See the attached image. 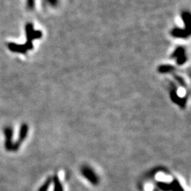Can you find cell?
<instances>
[{
  "instance_id": "277c9868",
  "label": "cell",
  "mask_w": 191,
  "mask_h": 191,
  "mask_svg": "<svg viewBox=\"0 0 191 191\" xmlns=\"http://www.w3.org/2000/svg\"><path fill=\"white\" fill-rule=\"evenodd\" d=\"M181 18L185 24V29L190 30V22H191V15L190 13L187 10H184L181 12Z\"/></svg>"
},
{
  "instance_id": "ba28073f",
  "label": "cell",
  "mask_w": 191,
  "mask_h": 191,
  "mask_svg": "<svg viewBox=\"0 0 191 191\" xmlns=\"http://www.w3.org/2000/svg\"><path fill=\"white\" fill-rule=\"evenodd\" d=\"M4 134L6 136V142H12L11 138L13 136V130L10 127H6L4 128Z\"/></svg>"
},
{
  "instance_id": "5b68a950",
  "label": "cell",
  "mask_w": 191,
  "mask_h": 191,
  "mask_svg": "<svg viewBox=\"0 0 191 191\" xmlns=\"http://www.w3.org/2000/svg\"><path fill=\"white\" fill-rule=\"evenodd\" d=\"M176 70L175 67L170 64H162L158 68V71L160 73H170Z\"/></svg>"
},
{
  "instance_id": "52a82bcc",
  "label": "cell",
  "mask_w": 191,
  "mask_h": 191,
  "mask_svg": "<svg viewBox=\"0 0 191 191\" xmlns=\"http://www.w3.org/2000/svg\"><path fill=\"white\" fill-rule=\"evenodd\" d=\"M185 55V49L183 46H178L175 49V50L173 51V53L171 54V58L177 59L179 57H182Z\"/></svg>"
},
{
  "instance_id": "9c48e42d",
  "label": "cell",
  "mask_w": 191,
  "mask_h": 191,
  "mask_svg": "<svg viewBox=\"0 0 191 191\" xmlns=\"http://www.w3.org/2000/svg\"><path fill=\"white\" fill-rule=\"evenodd\" d=\"M173 76H174V78H175V80H177V83H178V84H179L181 87H183V88H186V87H187V85H186V84H185V81L184 80V79L181 77V76H177V75H176V74L173 75Z\"/></svg>"
},
{
  "instance_id": "8fae6325",
  "label": "cell",
  "mask_w": 191,
  "mask_h": 191,
  "mask_svg": "<svg viewBox=\"0 0 191 191\" xmlns=\"http://www.w3.org/2000/svg\"><path fill=\"white\" fill-rule=\"evenodd\" d=\"M27 8L29 10H33L34 8V0H27Z\"/></svg>"
},
{
  "instance_id": "7a4b0ae2",
  "label": "cell",
  "mask_w": 191,
  "mask_h": 191,
  "mask_svg": "<svg viewBox=\"0 0 191 191\" xmlns=\"http://www.w3.org/2000/svg\"><path fill=\"white\" fill-rule=\"evenodd\" d=\"M7 46L9 49L12 52L23 53V54H25L27 53V51L29 49H32L33 48V41H31V40H27V41L23 45H18L16 43L10 42L7 44Z\"/></svg>"
},
{
  "instance_id": "6da1fadb",
  "label": "cell",
  "mask_w": 191,
  "mask_h": 191,
  "mask_svg": "<svg viewBox=\"0 0 191 191\" xmlns=\"http://www.w3.org/2000/svg\"><path fill=\"white\" fill-rule=\"evenodd\" d=\"M170 96L172 101L177 105H179L181 108H185L188 99V95L185 96V97H179L177 94V86L173 84V82H170Z\"/></svg>"
},
{
  "instance_id": "7c38bea8",
  "label": "cell",
  "mask_w": 191,
  "mask_h": 191,
  "mask_svg": "<svg viewBox=\"0 0 191 191\" xmlns=\"http://www.w3.org/2000/svg\"><path fill=\"white\" fill-rule=\"evenodd\" d=\"M45 1H46L49 5H51V6H56L57 5V3H58V0H45Z\"/></svg>"
},
{
  "instance_id": "3957f363",
  "label": "cell",
  "mask_w": 191,
  "mask_h": 191,
  "mask_svg": "<svg viewBox=\"0 0 191 191\" xmlns=\"http://www.w3.org/2000/svg\"><path fill=\"white\" fill-rule=\"evenodd\" d=\"M170 34L174 37H180V38L186 39L190 35V30L186 29H181V28H174L170 31Z\"/></svg>"
},
{
  "instance_id": "8992f818",
  "label": "cell",
  "mask_w": 191,
  "mask_h": 191,
  "mask_svg": "<svg viewBox=\"0 0 191 191\" xmlns=\"http://www.w3.org/2000/svg\"><path fill=\"white\" fill-rule=\"evenodd\" d=\"M28 129H29V127H28V125L26 123H23V124L21 125L19 132V139H18V142L21 143L26 138L28 133Z\"/></svg>"
},
{
  "instance_id": "30bf717a",
  "label": "cell",
  "mask_w": 191,
  "mask_h": 191,
  "mask_svg": "<svg viewBox=\"0 0 191 191\" xmlns=\"http://www.w3.org/2000/svg\"><path fill=\"white\" fill-rule=\"evenodd\" d=\"M186 60H187V56H186V55H184L182 57L176 59V63H177V65H182L184 63L186 62Z\"/></svg>"
}]
</instances>
